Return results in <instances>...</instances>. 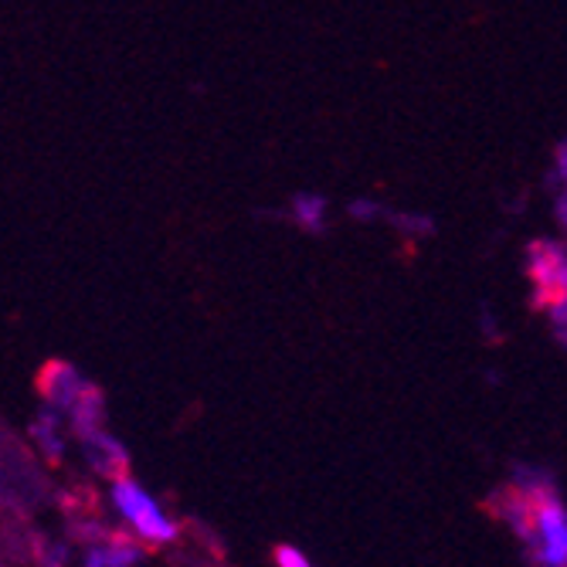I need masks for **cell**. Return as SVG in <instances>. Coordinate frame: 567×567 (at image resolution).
<instances>
[{
	"label": "cell",
	"instance_id": "1",
	"mask_svg": "<svg viewBox=\"0 0 567 567\" xmlns=\"http://www.w3.org/2000/svg\"><path fill=\"white\" fill-rule=\"evenodd\" d=\"M113 503L120 509V517L136 534V540H143L150 547H164L177 537V524L161 509V503L130 476H120L113 483Z\"/></svg>",
	"mask_w": 567,
	"mask_h": 567
},
{
	"label": "cell",
	"instance_id": "2",
	"mask_svg": "<svg viewBox=\"0 0 567 567\" xmlns=\"http://www.w3.org/2000/svg\"><path fill=\"white\" fill-rule=\"evenodd\" d=\"M530 499V537L527 544H534V550H540L544 564H564L567 560V517L560 499L547 489L540 496H527Z\"/></svg>",
	"mask_w": 567,
	"mask_h": 567
},
{
	"label": "cell",
	"instance_id": "3",
	"mask_svg": "<svg viewBox=\"0 0 567 567\" xmlns=\"http://www.w3.org/2000/svg\"><path fill=\"white\" fill-rule=\"evenodd\" d=\"M530 276L540 289H547V296H540V302H557L564 299V255L557 245H534L530 248Z\"/></svg>",
	"mask_w": 567,
	"mask_h": 567
},
{
	"label": "cell",
	"instance_id": "4",
	"mask_svg": "<svg viewBox=\"0 0 567 567\" xmlns=\"http://www.w3.org/2000/svg\"><path fill=\"white\" fill-rule=\"evenodd\" d=\"M92 567H123V564H136L140 560V540L126 537V534H106V544L92 547V554L85 557Z\"/></svg>",
	"mask_w": 567,
	"mask_h": 567
},
{
	"label": "cell",
	"instance_id": "5",
	"mask_svg": "<svg viewBox=\"0 0 567 567\" xmlns=\"http://www.w3.org/2000/svg\"><path fill=\"white\" fill-rule=\"evenodd\" d=\"M79 378H75V371L72 368H65V364H51L48 368V374L41 378V391H44V398L48 401H55V404H62V408H69L72 401H75V394H79Z\"/></svg>",
	"mask_w": 567,
	"mask_h": 567
},
{
	"label": "cell",
	"instance_id": "6",
	"mask_svg": "<svg viewBox=\"0 0 567 567\" xmlns=\"http://www.w3.org/2000/svg\"><path fill=\"white\" fill-rule=\"evenodd\" d=\"M296 215L306 228H320L323 225V215H327V204L323 197H299L296 200Z\"/></svg>",
	"mask_w": 567,
	"mask_h": 567
},
{
	"label": "cell",
	"instance_id": "7",
	"mask_svg": "<svg viewBox=\"0 0 567 567\" xmlns=\"http://www.w3.org/2000/svg\"><path fill=\"white\" fill-rule=\"evenodd\" d=\"M276 564H282V567H306V557L296 554L292 547H279L276 550Z\"/></svg>",
	"mask_w": 567,
	"mask_h": 567
}]
</instances>
